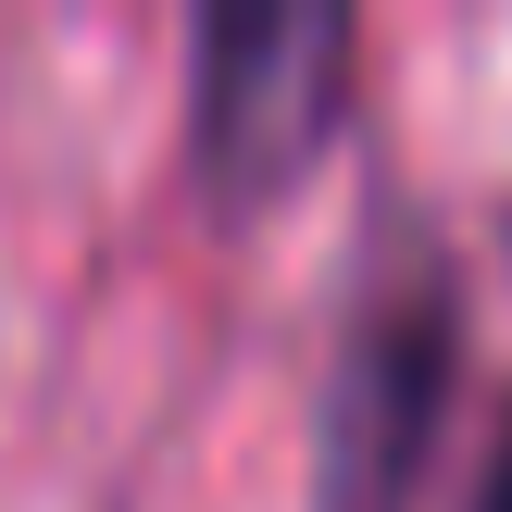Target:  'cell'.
I'll use <instances>...</instances> for the list:
<instances>
[{
	"label": "cell",
	"instance_id": "6da1fadb",
	"mask_svg": "<svg viewBox=\"0 0 512 512\" xmlns=\"http://www.w3.org/2000/svg\"><path fill=\"white\" fill-rule=\"evenodd\" d=\"M450 388H463V275H450L425 213H375L363 263H350L338 350H325V413H313L325 512H413Z\"/></svg>",
	"mask_w": 512,
	"mask_h": 512
},
{
	"label": "cell",
	"instance_id": "7a4b0ae2",
	"mask_svg": "<svg viewBox=\"0 0 512 512\" xmlns=\"http://www.w3.org/2000/svg\"><path fill=\"white\" fill-rule=\"evenodd\" d=\"M363 25L338 0H213L188 25V175L225 225L288 200L338 150Z\"/></svg>",
	"mask_w": 512,
	"mask_h": 512
},
{
	"label": "cell",
	"instance_id": "3957f363",
	"mask_svg": "<svg viewBox=\"0 0 512 512\" xmlns=\"http://www.w3.org/2000/svg\"><path fill=\"white\" fill-rule=\"evenodd\" d=\"M475 512H512V413H500V450H488V475H475Z\"/></svg>",
	"mask_w": 512,
	"mask_h": 512
}]
</instances>
